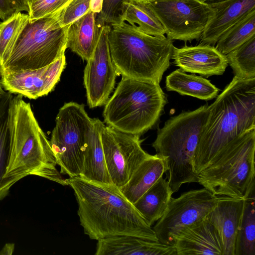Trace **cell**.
<instances>
[{"label": "cell", "instance_id": "1", "mask_svg": "<svg viewBox=\"0 0 255 255\" xmlns=\"http://www.w3.org/2000/svg\"><path fill=\"white\" fill-rule=\"evenodd\" d=\"M65 181L74 191L80 224L90 239L131 236L158 241L151 226L114 184L92 182L79 176Z\"/></svg>", "mask_w": 255, "mask_h": 255}, {"label": "cell", "instance_id": "2", "mask_svg": "<svg viewBox=\"0 0 255 255\" xmlns=\"http://www.w3.org/2000/svg\"><path fill=\"white\" fill-rule=\"evenodd\" d=\"M255 128V78L232 81L208 106V115L193 159L198 174L216 153L245 132Z\"/></svg>", "mask_w": 255, "mask_h": 255}, {"label": "cell", "instance_id": "3", "mask_svg": "<svg viewBox=\"0 0 255 255\" xmlns=\"http://www.w3.org/2000/svg\"><path fill=\"white\" fill-rule=\"evenodd\" d=\"M12 95L9 107V152L4 179L9 187L28 175L67 185L56 168L50 141L40 127L29 103Z\"/></svg>", "mask_w": 255, "mask_h": 255}, {"label": "cell", "instance_id": "4", "mask_svg": "<svg viewBox=\"0 0 255 255\" xmlns=\"http://www.w3.org/2000/svg\"><path fill=\"white\" fill-rule=\"evenodd\" d=\"M112 60L122 77L160 84L170 65L174 45L166 36H154L121 20L108 34Z\"/></svg>", "mask_w": 255, "mask_h": 255}, {"label": "cell", "instance_id": "5", "mask_svg": "<svg viewBox=\"0 0 255 255\" xmlns=\"http://www.w3.org/2000/svg\"><path fill=\"white\" fill-rule=\"evenodd\" d=\"M208 115V105L201 106L171 117L158 130L152 146L166 161L173 194L184 184L197 182L193 159Z\"/></svg>", "mask_w": 255, "mask_h": 255}, {"label": "cell", "instance_id": "6", "mask_svg": "<svg viewBox=\"0 0 255 255\" xmlns=\"http://www.w3.org/2000/svg\"><path fill=\"white\" fill-rule=\"evenodd\" d=\"M167 102L159 84L122 77L105 105L104 120L120 131L140 136L156 125Z\"/></svg>", "mask_w": 255, "mask_h": 255}, {"label": "cell", "instance_id": "7", "mask_svg": "<svg viewBox=\"0 0 255 255\" xmlns=\"http://www.w3.org/2000/svg\"><path fill=\"white\" fill-rule=\"evenodd\" d=\"M255 128L221 148L197 175V183L216 196H255Z\"/></svg>", "mask_w": 255, "mask_h": 255}, {"label": "cell", "instance_id": "8", "mask_svg": "<svg viewBox=\"0 0 255 255\" xmlns=\"http://www.w3.org/2000/svg\"><path fill=\"white\" fill-rule=\"evenodd\" d=\"M69 25L62 26L55 14L29 19L0 73L46 66L65 54Z\"/></svg>", "mask_w": 255, "mask_h": 255}, {"label": "cell", "instance_id": "9", "mask_svg": "<svg viewBox=\"0 0 255 255\" xmlns=\"http://www.w3.org/2000/svg\"><path fill=\"white\" fill-rule=\"evenodd\" d=\"M92 120L83 104L65 103L59 109L49 141L61 174L80 176L83 149Z\"/></svg>", "mask_w": 255, "mask_h": 255}, {"label": "cell", "instance_id": "10", "mask_svg": "<svg viewBox=\"0 0 255 255\" xmlns=\"http://www.w3.org/2000/svg\"><path fill=\"white\" fill-rule=\"evenodd\" d=\"M144 4L160 21L168 38L185 43L201 38L212 12L202 0H157Z\"/></svg>", "mask_w": 255, "mask_h": 255}, {"label": "cell", "instance_id": "11", "mask_svg": "<svg viewBox=\"0 0 255 255\" xmlns=\"http://www.w3.org/2000/svg\"><path fill=\"white\" fill-rule=\"evenodd\" d=\"M217 200L218 196L204 187L186 191L176 198L172 197L164 214L153 228L158 240L174 246L180 232L205 218Z\"/></svg>", "mask_w": 255, "mask_h": 255}, {"label": "cell", "instance_id": "12", "mask_svg": "<svg viewBox=\"0 0 255 255\" xmlns=\"http://www.w3.org/2000/svg\"><path fill=\"white\" fill-rule=\"evenodd\" d=\"M101 138L111 179L120 188L150 154L141 147L143 140L139 136L120 131L109 126L105 125L102 128Z\"/></svg>", "mask_w": 255, "mask_h": 255}, {"label": "cell", "instance_id": "13", "mask_svg": "<svg viewBox=\"0 0 255 255\" xmlns=\"http://www.w3.org/2000/svg\"><path fill=\"white\" fill-rule=\"evenodd\" d=\"M110 29L109 25L100 28L98 44L84 71L87 104L92 109L106 104L114 88L116 77L120 75L110 51Z\"/></svg>", "mask_w": 255, "mask_h": 255}, {"label": "cell", "instance_id": "14", "mask_svg": "<svg viewBox=\"0 0 255 255\" xmlns=\"http://www.w3.org/2000/svg\"><path fill=\"white\" fill-rule=\"evenodd\" d=\"M66 65L64 54L51 64L39 69L0 73V82L6 92L36 99L54 90Z\"/></svg>", "mask_w": 255, "mask_h": 255}, {"label": "cell", "instance_id": "15", "mask_svg": "<svg viewBox=\"0 0 255 255\" xmlns=\"http://www.w3.org/2000/svg\"><path fill=\"white\" fill-rule=\"evenodd\" d=\"M171 59L173 64L184 72L206 77L222 75L228 65L226 56L214 46L207 44L174 47Z\"/></svg>", "mask_w": 255, "mask_h": 255}, {"label": "cell", "instance_id": "16", "mask_svg": "<svg viewBox=\"0 0 255 255\" xmlns=\"http://www.w3.org/2000/svg\"><path fill=\"white\" fill-rule=\"evenodd\" d=\"M246 199L218 196L214 208L205 218L218 232L223 255H235V246L241 222Z\"/></svg>", "mask_w": 255, "mask_h": 255}, {"label": "cell", "instance_id": "17", "mask_svg": "<svg viewBox=\"0 0 255 255\" xmlns=\"http://www.w3.org/2000/svg\"><path fill=\"white\" fill-rule=\"evenodd\" d=\"M174 246L177 255H223L219 234L205 218L183 229Z\"/></svg>", "mask_w": 255, "mask_h": 255}, {"label": "cell", "instance_id": "18", "mask_svg": "<svg viewBox=\"0 0 255 255\" xmlns=\"http://www.w3.org/2000/svg\"><path fill=\"white\" fill-rule=\"evenodd\" d=\"M208 3L212 12L200 43L213 46L229 28L255 10V0H224Z\"/></svg>", "mask_w": 255, "mask_h": 255}, {"label": "cell", "instance_id": "19", "mask_svg": "<svg viewBox=\"0 0 255 255\" xmlns=\"http://www.w3.org/2000/svg\"><path fill=\"white\" fill-rule=\"evenodd\" d=\"M97 241L96 255H177L174 246L131 236H114Z\"/></svg>", "mask_w": 255, "mask_h": 255}, {"label": "cell", "instance_id": "20", "mask_svg": "<svg viewBox=\"0 0 255 255\" xmlns=\"http://www.w3.org/2000/svg\"><path fill=\"white\" fill-rule=\"evenodd\" d=\"M105 126L99 119L93 118L83 149V164L79 177L92 182L113 184L109 174L101 138Z\"/></svg>", "mask_w": 255, "mask_h": 255}, {"label": "cell", "instance_id": "21", "mask_svg": "<svg viewBox=\"0 0 255 255\" xmlns=\"http://www.w3.org/2000/svg\"><path fill=\"white\" fill-rule=\"evenodd\" d=\"M97 13L89 10L68 27L66 47L86 61L93 54L100 36Z\"/></svg>", "mask_w": 255, "mask_h": 255}, {"label": "cell", "instance_id": "22", "mask_svg": "<svg viewBox=\"0 0 255 255\" xmlns=\"http://www.w3.org/2000/svg\"><path fill=\"white\" fill-rule=\"evenodd\" d=\"M167 171L163 158L156 153L150 155L139 165L129 180L119 189L133 204Z\"/></svg>", "mask_w": 255, "mask_h": 255}, {"label": "cell", "instance_id": "23", "mask_svg": "<svg viewBox=\"0 0 255 255\" xmlns=\"http://www.w3.org/2000/svg\"><path fill=\"white\" fill-rule=\"evenodd\" d=\"M172 194L167 180L162 176L133 205L152 226L164 214Z\"/></svg>", "mask_w": 255, "mask_h": 255}, {"label": "cell", "instance_id": "24", "mask_svg": "<svg viewBox=\"0 0 255 255\" xmlns=\"http://www.w3.org/2000/svg\"><path fill=\"white\" fill-rule=\"evenodd\" d=\"M165 87L168 91H174L199 99L209 101L217 96L219 89L201 76L187 74L178 69L166 76Z\"/></svg>", "mask_w": 255, "mask_h": 255}, {"label": "cell", "instance_id": "25", "mask_svg": "<svg viewBox=\"0 0 255 255\" xmlns=\"http://www.w3.org/2000/svg\"><path fill=\"white\" fill-rule=\"evenodd\" d=\"M121 19L136 25L147 34L157 37L165 36V31L162 24L144 3L125 0L123 3Z\"/></svg>", "mask_w": 255, "mask_h": 255}, {"label": "cell", "instance_id": "26", "mask_svg": "<svg viewBox=\"0 0 255 255\" xmlns=\"http://www.w3.org/2000/svg\"><path fill=\"white\" fill-rule=\"evenodd\" d=\"M255 36V10L243 17L219 38L215 48L227 55L250 38Z\"/></svg>", "mask_w": 255, "mask_h": 255}, {"label": "cell", "instance_id": "27", "mask_svg": "<svg viewBox=\"0 0 255 255\" xmlns=\"http://www.w3.org/2000/svg\"><path fill=\"white\" fill-rule=\"evenodd\" d=\"M235 255H255V198L245 204L235 246Z\"/></svg>", "mask_w": 255, "mask_h": 255}, {"label": "cell", "instance_id": "28", "mask_svg": "<svg viewBox=\"0 0 255 255\" xmlns=\"http://www.w3.org/2000/svg\"><path fill=\"white\" fill-rule=\"evenodd\" d=\"M12 95V94L6 92L0 99V201L8 194L10 189L4 179V175L9 157L8 114Z\"/></svg>", "mask_w": 255, "mask_h": 255}, {"label": "cell", "instance_id": "29", "mask_svg": "<svg viewBox=\"0 0 255 255\" xmlns=\"http://www.w3.org/2000/svg\"><path fill=\"white\" fill-rule=\"evenodd\" d=\"M226 56L234 76L241 79L255 78V36Z\"/></svg>", "mask_w": 255, "mask_h": 255}, {"label": "cell", "instance_id": "30", "mask_svg": "<svg viewBox=\"0 0 255 255\" xmlns=\"http://www.w3.org/2000/svg\"><path fill=\"white\" fill-rule=\"evenodd\" d=\"M29 19L28 13L17 11L0 22V68L8 58L15 43Z\"/></svg>", "mask_w": 255, "mask_h": 255}, {"label": "cell", "instance_id": "31", "mask_svg": "<svg viewBox=\"0 0 255 255\" xmlns=\"http://www.w3.org/2000/svg\"><path fill=\"white\" fill-rule=\"evenodd\" d=\"M91 0H71L55 12L62 26L70 25L90 10Z\"/></svg>", "mask_w": 255, "mask_h": 255}, {"label": "cell", "instance_id": "32", "mask_svg": "<svg viewBox=\"0 0 255 255\" xmlns=\"http://www.w3.org/2000/svg\"><path fill=\"white\" fill-rule=\"evenodd\" d=\"M69 0H32L27 12L29 19L41 18L61 10Z\"/></svg>", "mask_w": 255, "mask_h": 255}, {"label": "cell", "instance_id": "33", "mask_svg": "<svg viewBox=\"0 0 255 255\" xmlns=\"http://www.w3.org/2000/svg\"><path fill=\"white\" fill-rule=\"evenodd\" d=\"M125 0H103L102 9L96 19L100 28L105 25H112L121 20V14Z\"/></svg>", "mask_w": 255, "mask_h": 255}, {"label": "cell", "instance_id": "34", "mask_svg": "<svg viewBox=\"0 0 255 255\" xmlns=\"http://www.w3.org/2000/svg\"><path fill=\"white\" fill-rule=\"evenodd\" d=\"M16 12L11 0H0V19L2 21Z\"/></svg>", "mask_w": 255, "mask_h": 255}, {"label": "cell", "instance_id": "35", "mask_svg": "<svg viewBox=\"0 0 255 255\" xmlns=\"http://www.w3.org/2000/svg\"><path fill=\"white\" fill-rule=\"evenodd\" d=\"M15 10L17 11H28V6L24 0H11Z\"/></svg>", "mask_w": 255, "mask_h": 255}, {"label": "cell", "instance_id": "36", "mask_svg": "<svg viewBox=\"0 0 255 255\" xmlns=\"http://www.w3.org/2000/svg\"><path fill=\"white\" fill-rule=\"evenodd\" d=\"M103 0H91L90 10L96 13H99L102 9Z\"/></svg>", "mask_w": 255, "mask_h": 255}, {"label": "cell", "instance_id": "37", "mask_svg": "<svg viewBox=\"0 0 255 255\" xmlns=\"http://www.w3.org/2000/svg\"><path fill=\"white\" fill-rule=\"evenodd\" d=\"M14 244L6 243L0 251V255H11L14 252Z\"/></svg>", "mask_w": 255, "mask_h": 255}, {"label": "cell", "instance_id": "38", "mask_svg": "<svg viewBox=\"0 0 255 255\" xmlns=\"http://www.w3.org/2000/svg\"><path fill=\"white\" fill-rule=\"evenodd\" d=\"M135 2L141 3H147L148 2H152L157 0H128Z\"/></svg>", "mask_w": 255, "mask_h": 255}, {"label": "cell", "instance_id": "39", "mask_svg": "<svg viewBox=\"0 0 255 255\" xmlns=\"http://www.w3.org/2000/svg\"><path fill=\"white\" fill-rule=\"evenodd\" d=\"M5 92L6 91H4V90L2 87L0 78V99L3 97Z\"/></svg>", "mask_w": 255, "mask_h": 255}, {"label": "cell", "instance_id": "40", "mask_svg": "<svg viewBox=\"0 0 255 255\" xmlns=\"http://www.w3.org/2000/svg\"><path fill=\"white\" fill-rule=\"evenodd\" d=\"M204 1L207 2H215V1H221V0H202Z\"/></svg>", "mask_w": 255, "mask_h": 255}, {"label": "cell", "instance_id": "41", "mask_svg": "<svg viewBox=\"0 0 255 255\" xmlns=\"http://www.w3.org/2000/svg\"><path fill=\"white\" fill-rule=\"evenodd\" d=\"M24 1L25 2V3L28 5V8H29V5L30 3L31 2V1H32V0H24Z\"/></svg>", "mask_w": 255, "mask_h": 255}, {"label": "cell", "instance_id": "42", "mask_svg": "<svg viewBox=\"0 0 255 255\" xmlns=\"http://www.w3.org/2000/svg\"><path fill=\"white\" fill-rule=\"evenodd\" d=\"M70 0H69V1H68V2L69 1H70ZM68 2H67V3H68ZM67 3H66V4H67ZM65 5H66V4H65ZM65 5H64V6H65Z\"/></svg>", "mask_w": 255, "mask_h": 255}]
</instances>
